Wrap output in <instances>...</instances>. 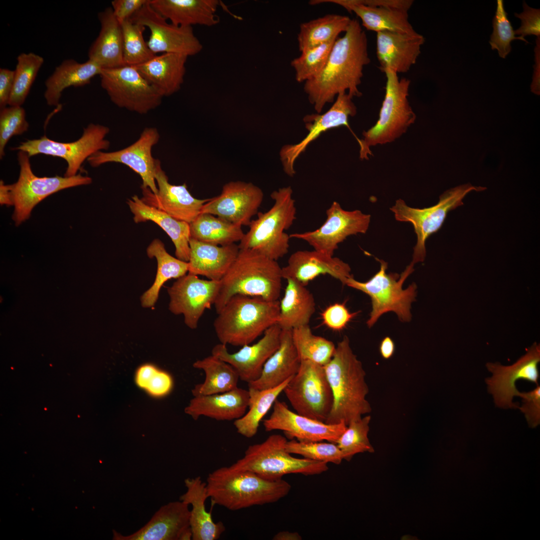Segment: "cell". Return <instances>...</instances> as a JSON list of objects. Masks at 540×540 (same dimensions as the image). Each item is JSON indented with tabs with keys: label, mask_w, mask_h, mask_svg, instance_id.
I'll list each match as a JSON object with an SVG mask.
<instances>
[{
	"label": "cell",
	"mask_w": 540,
	"mask_h": 540,
	"mask_svg": "<svg viewBox=\"0 0 540 540\" xmlns=\"http://www.w3.org/2000/svg\"><path fill=\"white\" fill-rule=\"evenodd\" d=\"M110 131L106 126L91 123L74 142H56L44 135L40 138L27 140L12 150L26 152L30 157L43 154L60 158L68 164L64 176L70 177L76 175L84 162L90 156L97 152L109 148L110 142L106 138Z\"/></svg>",
	"instance_id": "4fadbf2b"
},
{
	"label": "cell",
	"mask_w": 540,
	"mask_h": 540,
	"mask_svg": "<svg viewBox=\"0 0 540 540\" xmlns=\"http://www.w3.org/2000/svg\"><path fill=\"white\" fill-rule=\"evenodd\" d=\"M536 46L535 48V60L536 64L534 66V73L532 82L531 84V91L534 94L540 95V37L537 38L536 40Z\"/></svg>",
	"instance_id": "91938a15"
},
{
	"label": "cell",
	"mask_w": 540,
	"mask_h": 540,
	"mask_svg": "<svg viewBox=\"0 0 540 540\" xmlns=\"http://www.w3.org/2000/svg\"><path fill=\"white\" fill-rule=\"evenodd\" d=\"M522 398V404L518 408L524 414L529 426H536L540 422V386L528 392H520L517 395Z\"/></svg>",
	"instance_id": "11a10c76"
},
{
	"label": "cell",
	"mask_w": 540,
	"mask_h": 540,
	"mask_svg": "<svg viewBox=\"0 0 540 540\" xmlns=\"http://www.w3.org/2000/svg\"><path fill=\"white\" fill-rule=\"evenodd\" d=\"M524 10L514 16L521 20V26L514 30V34L523 38L529 35L540 37V10L530 7L525 2H523Z\"/></svg>",
	"instance_id": "9f6ffc18"
},
{
	"label": "cell",
	"mask_w": 540,
	"mask_h": 540,
	"mask_svg": "<svg viewBox=\"0 0 540 540\" xmlns=\"http://www.w3.org/2000/svg\"><path fill=\"white\" fill-rule=\"evenodd\" d=\"M14 82L8 101L9 106H22L24 103L38 73L44 62V58L34 53H21L16 58Z\"/></svg>",
	"instance_id": "f6af8a7d"
},
{
	"label": "cell",
	"mask_w": 540,
	"mask_h": 540,
	"mask_svg": "<svg viewBox=\"0 0 540 540\" xmlns=\"http://www.w3.org/2000/svg\"><path fill=\"white\" fill-rule=\"evenodd\" d=\"M286 442L282 435L272 434L260 443L249 446L244 456L230 466L252 472L270 480L292 474H320L328 470L326 462L292 456L286 450Z\"/></svg>",
	"instance_id": "ba28073f"
},
{
	"label": "cell",
	"mask_w": 540,
	"mask_h": 540,
	"mask_svg": "<svg viewBox=\"0 0 540 540\" xmlns=\"http://www.w3.org/2000/svg\"><path fill=\"white\" fill-rule=\"evenodd\" d=\"M212 504L230 510L276 502L290 492L292 486L282 479H264L248 470L222 466L209 474L206 482Z\"/></svg>",
	"instance_id": "3957f363"
},
{
	"label": "cell",
	"mask_w": 540,
	"mask_h": 540,
	"mask_svg": "<svg viewBox=\"0 0 540 540\" xmlns=\"http://www.w3.org/2000/svg\"><path fill=\"white\" fill-rule=\"evenodd\" d=\"M193 366L204 371V382L195 386L192 392L194 396L226 392L238 388L240 376L230 364L211 354L198 360Z\"/></svg>",
	"instance_id": "f35d334b"
},
{
	"label": "cell",
	"mask_w": 540,
	"mask_h": 540,
	"mask_svg": "<svg viewBox=\"0 0 540 540\" xmlns=\"http://www.w3.org/2000/svg\"><path fill=\"white\" fill-rule=\"evenodd\" d=\"M150 258H156L157 272L152 286L141 297L144 308L153 306L156 302L160 289L164 284L170 278H178L188 272V262L176 258L166 250L164 243L159 239L154 240L146 248Z\"/></svg>",
	"instance_id": "ab89813d"
},
{
	"label": "cell",
	"mask_w": 540,
	"mask_h": 540,
	"mask_svg": "<svg viewBox=\"0 0 540 540\" xmlns=\"http://www.w3.org/2000/svg\"><path fill=\"white\" fill-rule=\"evenodd\" d=\"M324 2L337 4L358 17L366 30L377 32L404 33L416 30L408 20L412 0H313L312 5Z\"/></svg>",
	"instance_id": "2e32d148"
},
{
	"label": "cell",
	"mask_w": 540,
	"mask_h": 540,
	"mask_svg": "<svg viewBox=\"0 0 540 540\" xmlns=\"http://www.w3.org/2000/svg\"><path fill=\"white\" fill-rule=\"evenodd\" d=\"M130 20L147 27L150 34L147 44L152 52L174 53L188 56L200 52L203 46L194 35L192 26H178L154 10L149 0Z\"/></svg>",
	"instance_id": "e0dca14e"
},
{
	"label": "cell",
	"mask_w": 540,
	"mask_h": 540,
	"mask_svg": "<svg viewBox=\"0 0 540 540\" xmlns=\"http://www.w3.org/2000/svg\"><path fill=\"white\" fill-rule=\"evenodd\" d=\"M376 260L380 262V269L370 280L362 282L352 276L346 280L344 285L362 291L370 296L372 309L366 322L369 328L382 315L390 312H395L400 321L410 322L412 318L411 304L416 300L417 286L412 283L403 289L402 285L414 272V264L411 262L400 274H387V262Z\"/></svg>",
	"instance_id": "9c48e42d"
},
{
	"label": "cell",
	"mask_w": 540,
	"mask_h": 540,
	"mask_svg": "<svg viewBox=\"0 0 540 540\" xmlns=\"http://www.w3.org/2000/svg\"><path fill=\"white\" fill-rule=\"evenodd\" d=\"M155 180L158 192L153 193L148 188L141 187L146 204L154 207L180 220L190 224L200 213L204 204L210 198L198 199L194 197L186 184L174 185L161 166L158 159L156 160Z\"/></svg>",
	"instance_id": "cb8c5ba5"
},
{
	"label": "cell",
	"mask_w": 540,
	"mask_h": 540,
	"mask_svg": "<svg viewBox=\"0 0 540 540\" xmlns=\"http://www.w3.org/2000/svg\"><path fill=\"white\" fill-rule=\"evenodd\" d=\"M0 204L1 205H13L12 184H5L2 180L0 182Z\"/></svg>",
	"instance_id": "6125c7cd"
},
{
	"label": "cell",
	"mask_w": 540,
	"mask_h": 540,
	"mask_svg": "<svg viewBox=\"0 0 540 540\" xmlns=\"http://www.w3.org/2000/svg\"><path fill=\"white\" fill-rule=\"evenodd\" d=\"M540 362V346L535 342L512 365L504 366L498 362L486 364L492 376L486 378V382L496 406L504 408H518V404L512 402L513 398L518 391L516 382L523 379L538 385L540 376L538 366Z\"/></svg>",
	"instance_id": "44dd1931"
},
{
	"label": "cell",
	"mask_w": 540,
	"mask_h": 540,
	"mask_svg": "<svg viewBox=\"0 0 540 540\" xmlns=\"http://www.w3.org/2000/svg\"><path fill=\"white\" fill-rule=\"evenodd\" d=\"M486 189L470 184H462L444 192L435 205L423 208L409 206L402 199L397 200L390 210L396 220L411 223L416 236L411 262L414 264L424 261L426 240L441 228L449 212L462 205L463 198L470 192Z\"/></svg>",
	"instance_id": "30bf717a"
},
{
	"label": "cell",
	"mask_w": 540,
	"mask_h": 540,
	"mask_svg": "<svg viewBox=\"0 0 540 540\" xmlns=\"http://www.w3.org/2000/svg\"><path fill=\"white\" fill-rule=\"evenodd\" d=\"M274 540H300L302 536L296 532L282 531L276 534L272 538Z\"/></svg>",
	"instance_id": "be15d7a7"
},
{
	"label": "cell",
	"mask_w": 540,
	"mask_h": 540,
	"mask_svg": "<svg viewBox=\"0 0 540 540\" xmlns=\"http://www.w3.org/2000/svg\"><path fill=\"white\" fill-rule=\"evenodd\" d=\"M188 58L182 54L163 53L134 66L162 97L168 96L180 89Z\"/></svg>",
	"instance_id": "d6a6232c"
},
{
	"label": "cell",
	"mask_w": 540,
	"mask_h": 540,
	"mask_svg": "<svg viewBox=\"0 0 540 540\" xmlns=\"http://www.w3.org/2000/svg\"><path fill=\"white\" fill-rule=\"evenodd\" d=\"M368 40L356 19H352L344 35L334 42L322 72L304 82V90L318 114L340 94L360 96L364 66L370 63Z\"/></svg>",
	"instance_id": "6da1fadb"
},
{
	"label": "cell",
	"mask_w": 540,
	"mask_h": 540,
	"mask_svg": "<svg viewBox=\"0 0 540 540\" xmlns=\"http://www.w3.org/2000/svg\"><path fill=\"white\" fill-rule=\"evenodd\" d=\"M282 329L276 324L268 328L256 344L242 346L230 353L222 344L215 345L212 354L232 365L238 372L240 380L248 384L260 376L264 364L278 348Z\"/></svg>",
	"instance_id": "484cf974"
},
{
	"label": "cell",
	"mask_w": 540,
	"mask_h": 540,
	"mask_svg": "<svg viewBox=\"0 0 540 540\" xmlns=\"http://www.w3.org/2000/svg\"><path fill=\"white\" fill-rule=\"evenodd\" d=\"M286 451L290 454H299L309 460L340 464L344 456L336 444L323 441L301 442L295 439L287 440Z\"/></svg>",
	"instance_id": "681fc988"
},
{
	"label": "cell",
	"mask_w": 540,
	"mask_h": 540,
	"mask_svg": "<svg viewBox=\"0 0 540 540\" xmlns=\"http://www.w3.org/2000/svg\"><path fill=\"white\" fill-rule=\"evenodd\" d=\"M266 432L280 430L286 438L301 442L326 440L336 444L347 426L342 422L328 424L294 412L284 402L276 400L268 418L263 421Z\"/></svg>",
	"instance_id": "603a6c76"
},
{
	"label": "cell",
	"mask_w": 540,
	"mask_h": 540,
	"mask_svg": "<svg viewBox=\"0 0 540 540\" xmlns=\"http://www.w3.org/2000/svg\"><path fill=\"white\" fill-rule=\"evenodd\" d=\"M29 124L26 112L22 106H9L0 109V158L5 154L4 148L8 140L14 136L26 132Z\"/></svg>",
	"instance_id": "f5cc1de1"
},
{
	"label": "cell",
	"mask_w": 540,
	"mask_h": 540,
	"mask_svg": "<svg viewBox=\"0 0 540 540\" xmlns=\"http://www.w3.org/2000/svg\"><path fill=\"white\" fill-rule=\"evenodd\" d=\"M151 7L178 26H212L218 22V0H149Z\"/></svg>",
	"instance_id": "4dcf8cb0"
},
{
	"label": "cell",
	"mask_w": 540,
	"mask_h": 540,
	"mask_svg": "<svg viewBox=\"0 0 540 540\" xmlns=\"http://www.w3.org/2000/svg\"><path fill=\"white\" fill-rule=\"evenodd\" d=\"M352 19L337 14H328L300 24L298 34L299 50H306L336 40L345 32Z\"/></svg>",
	"instance_id": "60d3db41"
},
{
	"label": "cell",
	"mask_w": 540,
	"mask_h": 540,
	"mask_svg": "<svg viewBox=\"0 0 540 540\" xmlns=\"http://www.w3.org/2000/svg\"><path fill=\"white\" fill-rule=\"evenodd\" d=\"M189 506L180 500L169 502L160 507L150 520L134 532L124 535L114 530L113 540H192Z\"/></svg>",
	"instance_id": "d4e9b609"
},
{
	"label": "cell",
	"mask_w": 540,
	"mask_h": 540,
	"mask_svg": "<svg viewBox=\"0 0 540 540\" xmlns=\"http://www.w3.org/2000/svg\"><path fill=\"white\" fill-rule=\"evenodd\" d=\"M217 314L213 325L220 343L242 346L277 324L280 301L235 294Z\"/></svg>",
	"instance_id": "5b68a950"
},
{
	"label": "cell",
	"mask_w": 540,
	"mask_h": 540,
	"mask_svg": "<svg viewBox=\"0 0 540 540\" xmlns=\"http://www.w3.org/2000/svg\"><path fill=\"white\" fill-rule=\"evenodd\" d=\"M292 333L301 361L310 360L324 366L332 358L336 346L332 342L314 334L308 324L296 328Z\"/></svg>",
	"instance_id": "ee69618b"
},
{
	"label": "cell",
	"mask_w": 540,
	"mask_h": 540,
	"mask_svg": "<svg viewBox=\"0 0 540 540\" xmlns=\"http://www.w3.org/2000/svg\"><path fill=\"white\" fill-rule=\"evenodd\" d=\"M190 227V238L218 246L240 242L244 234L242 226L210 214L200 213Z\"/></svg>",
	"instance_id": "b9f144b4"
},
{
	"label": "cell",
	"mask_w": 540,
	"mask_h": 540,
	"mask_svg": "<svg viewBox=\"0 0 540 540\" xmlns=\"http://www.w3.org/2000/svg\"><path fill=\"white\" fill-rule=\"evenodd\" d=\"M386 76L385 95L376 124L362 133L359 139L360 158L368 160L372 154L370 148L390 143L406 132L416 119L408 96L410 81L391 70L384 72Z\"/></svg>",
	"instance_id": "52a82bcc"
},
{
	"label": "cell",
	"mask_w": 540,
	"mask_h": 540,
	"mask_svg": "<svg viewBox=\"0 0 540 540\" xmlns=\"http://www.w3.org/2000/svg\"><path fill=\"white\" fill-rule=\"evenodd\" d=\"M134 380L140 388L154 398L166 396L171 392L174 385L169 373L150 364L138 367Z\"/></svg>",
	"instance_id": "f907efd6"
},
{
	"label": "cell",
	"mask_w": 540,
	"mask_h": 540,
	"mask_svg": "<svg viewBox=\"0 0 540 540\" xmlns=\"http://www.w3.org/2000/svg\"><path fill=\"white\" fill-rule=\"evenodd\" d=\"M504 8V1L497 0V6L492 20L493 32L490 36V44L492 49L496 50L500 57L505 58L511 52V42L520 40L528 42L521 36H516L512 26L508 18Z\"/></svg>",
	"instance_id": "816d5d0a"
},
{
	"label": "cell",
	"mask_w": 540,
	"mask_h": 540,
	"mask_svg": "<svg viewBox=\"0 0 540 540\" xmlns=\"http://www.w3.org/2000/svg\"><path fill=\"white\" fill-rule=\"evenodd\" d=\"M249 398L248 390L238 387L221 394L194 396L184 412L195 420L204 416L218 421L235 420L246 414Z\"/></svg>",
	"instance_id": "f1b7e54d"
},
{
	"label": "cell",
	"mask_w": 540,
	"mask_h": 540,
	"mask_svg": "<svg viewBox=\"0 0 540 540\" xmlns=\"http://www.w3.org/2000/svg\"><path fill=\"white\" fill-rule=\"evenodd\" d=\"M270 197L274 200L273 206L266 212L258 213L257 218L251 221L238 247L256 250L277 260L288 252L290 238L285 230L296 220V210L290 186L274 191Z\"/></svg>",
	"instance_id": "8992f818"
},
{
	"label": "cell",
	"mask_w": 540,
	"mask_h": 540,
	"mask_svg": "<svg viewBox=\"0 0 540 540\" xmlns=\"http://www.w3.org/2000/svg\"><path fill=\"white\" fill-rule=\"evenodd\" d=\"M324 366L333 395L332 408L326 423L344 422L348 426L371 412L366 398L369 392L366 374L347 336L338 343L332 358Z\"/></svg>",
	"instance_id": "7a4b0ae2"
},
{
	"label": "cell",
	"mask_w": 540,
	"mask_h": 540,
	"mask_svg": "<svg viewBox=\"0 0 540 540\" xmlns=\"http://www.w3.org/2000/svg\"><path fill=\"white\" fill-rule=\"evenodd\" d=\"M283 392L296 413L325 422L332 408L333 395L324 366L302 360Z\"/></svg>",
	"instance_id": "8fae6325"
},
{
	"label": "cell",
	"mask_w": 540,
	"mask_h": 540,
	"mask_svg": "<svg viewBox=\"0 0 540 540\" xmlns=\"http://www.w3.org/2000/svg\"><path fill=\"white\" fill-rule=\"evenodd\" d=\"M357 312L351 313L345 303H335L328 306L322 313L323 324L334 330L344 329Z\"/></svg>",
	"instance_id": "db71d44e"
},
{
	"label": "cell",
	"mask_w": 540,
	"mask_h": 540,
	"mask_svg": "<svg viewBox=\"0 0 540 540\" xmlns=\"http://www.w3.org/2000/svg\"><path fill=\"white\" fill-rule=\"evenodd\" d=\"M324 223L314 230L290 234L291 238L305 241L314 250L333 256L338 244L348 236L366 234L370 222V216L360 210H344L334 202L326 210Z\"/></svg>",
	"instance_id": "9a60e30c"
},
{
	"label": "cell",
	"mask_w": 540,
	"mask_h": 540,
	"mask_svg": "<svg viewBox=\"0 0 540 540\" xmlns=\"http://www.w3.org/2000/svg\"><path fill=\"white\" fill-rule=\"evenodd\" d=\"M102 69L90 60L82 63L73 59L64 60L45 82L44 97L46 104L56 107L60 106V100L64 89L89 84L92 78L100 74Z\"/></svg>",
	"instance_id": "8d00e7d4"
},
{
	"label": "cell",
	"mask_w": 540,
	"mask_h": 540,
	"mask_svg": "<svg viewBox=\"0 0 540 540\" xmlns=\"http://www.w3.org/2000/svg\"><path fill=\"white\" fill-rule=\"evenodd\" d=\"M349 264L338 258L314 250H298L290 255L282 268L283 278H291L306 286L322 274H328L344 284L352 277Z\"/></svg>",
	"instance_id": "83f0119b"
},
{
	"label": "cell",
	"mask_w": 540,
	"mask_h": 540,
	"mask_svg": "<svg viewBox=\"0 0 540 540\" xmlns=\"http://www.w3.org/2000/svg\"><path fill=\"white\" fill-rule=\"evenodd\" d=\"M286 280L284 294L280 302L277 324L282 330H292L308 324L316 310V303L306 286L291 278Z\"/></svg>",
	"instance_id": "74e56055"
},
{
	"label": "cell",
	"mask_w": 540,
	"mask_h": 540,
	"mask_svg": "<svg viewBox=\"0 0 540 540\" xmlns=\"http://www.w3.org/2000/svg\"><path fill=\"white\" fill-rule=\"evenodd\" d=\"M148 0H114L112 1L113 14L120 24L130 19Z\"/></svg>",
	"instance_id": "6f0895ef"
},
{
	"label": "cell",
	"mask_w": 540,
	"mask_h": 540,
	"mask_svg": "<svg viewBox=\"0 0 540 540\" xmlns=\"http://www.w3.org/2000/svg\"><path fill=\"white\" fill-rule=\"evenodd\" d=\"M370 420L371 416L367 415L351 422L347 426L336 442L344 460L350 461L358 454L374 452L368 438Z\"/></svg>",
	"instance_id": "7dc6e473"
},
{
	"label": "cell",
	"mask_w": 540,
	"mask_h": 540,
	"mask_svg": "<svg viewBox=\"0 0 540 540\" xmlns=\"http://www.w3.org/2000/svg\"><path fill=\"white\" fill-rule=\"evenodd\" d=\"M186 492L180 497V500L192 506L190 510V525L193 540H216L226 530L222 522H214L211 512L206 508V501L208 498L206 482H203L198 476L186 478L184 480Z\"/></svg>",
	"instance_id": "1f68e13d"
},
{
	"label": "cell",
	"mask_w": 540,
	"mask_h": 540,
	"mask_svg": "<svg viewBox=\"0 0 540 540\" xmlns=\"http://www.w3.org/2000/svg\"><path fill=\"white\" fill-rule=\"evenodd\" d=\"M291 378L273 388L258 390L248 388V410L242 417L234 422L239 434L246 438H252L256 434L260 422L278 396L283 392Z\"/></svg>",
	"instance_id": "7bdbcfd3"
},
{
	"label": "cell",
	"mask_w": 540,
	"mask_h": 540,
	"mask_svg": "<svg viewBox=\"0 0 540 540\" xmlns=\"http://www.w3.org/2000/svg\"><path fill=\"white\" fill-rule=\"evenodd\" d=\"M100 30L98 36L90 48L88 60L102 69L125 66L123 56V36L120 24L114 16L111 7L98 14Z\"/></svg>",
	"instance_id": "836d02e7"
},
{
	"label": "cell",
	"mask_w": 540,
	"mask_h": 540,
	"mask_svg": "<svg viewBox=\"0 0 540 540\" xmlns=\"http://www.w3.org/2000/svg\"><path fill=\"white\" fill-rule=\"evenodd\" d=\"M220 285V280H205L196 275L186 274L168 289L169 309L175 314H182L186 324L195 329L206 310L214 304Z\"/></svg>",
	"instance_id": "7402d4cb"
},
{
	"label": "cell",
	"mask_w": 540,
	"mask_h": 540,
	"mask_svg": "<svg viewBox=\"0 0 540 540\" xmlns=\"http://www.w3.org/2000/svg\"><path fill=\"white\" fill-rule=\"evenodd\" d=\"M336 40L330 41L301 52L291 62L296 80L305 82L317 76L323 70Z\"/></svg>",
	"instance_id": "c3c4849f"
},
{
	"label": "cell",
	"mask_w": 540,
	"mask_h": 540,
	"mask_svg": "<svg viewBox=\"0 0 540 540\" xmlns=\"http://www.w3.org/2000/svg\"><path fill=\"white\" fill-rule=\"evenodd\" d=\"M102 88L117 106L145 114L162 103V96L134 66L102 69Z\"/></svg>",
	"instance_id": "5bb4252c"
},
{
	"label": "cell",
	"mask_w": 540,
	"mask_h": 540,
	"mask_svg": "<svg viewBox=\"0 0 540 540\" xmlns=\"http://www.w3.org/2000/svg\"><path fill=\"white\" fill-rule=\"evenodd\" d=\"M264 198L262 190L252 182L231 181L221 193L205 203L201 213L210 214L240 226H249Z\"/></svg>",
	"instance_id": "ffe728a7"
},
{
	"label": "cell",
	"mask_w": 540,
	"mask_h": 540,
	"mask_svg": "<svg viewBox=\"0 0 540 540\" xmlns=\"http://www.w3.org/2000/svg\"><path fill=\"white\" fill-rule=\"evenodd\" d=\"M282 268L277 260L250 249H240L232 266L220 280L214 303L216 313L235 294L278 300L282 288Z\"/></svg>",
	"instance_id": "277c9868"
},
{
	"label": "cell",
	"mask_w": 540,
	"mask_h": 540,
	"mask_svg": "<svg viewBox=\"0 0 540 540\" xmlns=\"http://www.w3.org/2000/svg\"><path fill=\"white\" fill-rule=\"evenodd\" d=\"M136 223L150 220L160 226L169 236L175 246L178 259L188 262L190 238V224L178 220L144 202L136 195L127 201Z\"/></svg>",
	"instance_id": "d590c367"
},
{
	"label": "cell",
	"mask_w": 540,
	"mask_h": 540,
	"mask_svg": "<svg viewBox=\"0 0 540 540\" xmlns=\"http://www.w3.org/2000/svg\"><path fill=\"white\" fill-rule=\"evenodd\" d=\"M14 70L7 68H0V108L7 106L13 88L14 82Z\"/></svg>",
	"instance_id": "680465c9"
},
{
	"label": "cell",
	"mask_w": 540,
	"mask_h": 540,
	"mask_svg": "<svg viewBox=\"0 0 540 540\" xmlns=\"http://www.w3.org/2000/svg\"><path fill=\"white\" fill-rule=\"evenodd\" d=\"M424 42V37L416 32H377L376 54L380 70L408 72L416 63Z\"/></svg>",
	"instance_id": "4316f807"
},
{
	"label": "cell",
	"mask_w": 540,
	"mask_h": 540,
	"mask_svg": "<svg viewBox=\"0 0 540 540\" xmlns=\"http://www.w3.org/2000/svg\"><path fill=\"white\" fill-rule=\"evenodd\" d=\"M352 98L348 93L340 94L330 108L324 114H308L304 116V121L308 130V134L296 144L283 146L280 152V159L286 174L294 176L296 173L294 164L297 158L305 151L310 143L330 129L346 126L358 141L359 138L352 132L348 124L349 117L356 114V107L352 100Z\"/></svg>",
	"instance_id": "ac0fdd59"
},
{
	"label": "cell",
	"mask_w": 540,
	"mask_h": 540,
	"mask_svg": "<svg viewBox=\"0 0 540 540\" xmlns=\"http://www.w3.org/2000/svg\"><path fill=\"white\" fill-rule=\"evenodd\" d=\"M300 363L292 330H282L278 348L264 364L260 376L248 384V387L258 390L276 387L294 376Z\"/></svg>",
	"instance_id": "e575fe53"
},
{
	"label": "cell",
	"mask_w": 540,
	"mask_h": 540,
	"mask_svg": "<svg viewBox=\"0 0 540 540\" xmlns=\"http://www.w3.org/2000/svg\"><path fill=\"white\" fill-rule=\"evenodd\" d=\"M30 158L26 152H18L20 174L18 181L12 184L14 206L12 219L16 226L28 220L34 208L48 196L64 189L92 182L91 178L80 174L70 177L37 176L32 172Z\"/></svg>",
	"instance_id": "7c38bea8"
},
{
	"label": "cell",
	"mask_w": 540,
	"mask_h": 540,
	"mask_svg": "<svg viewBox=\"0 0 540 540\" xmlns=\"http://www.w3.org/2000/svg\"><path fill=\"white\" fill-rule=\"evenodd\" d=\"M188 274L220 280L236 258L240 248L233 244L218 246L190 238Z\"/></svg>",
	"instance_id": "f546056e"
},
{
	"label": "cell",
	"mask_w": 540,
	"mask_h": 540,
	"mask_svg": "<svg viewBox=\"0 0 540 540\" xmlns=\"http://www.w3.org/2000/svg\"><path fill=\"white\" fill-rule=\"evenodd\" d=\"M160 134L155 127H146L138 139L130 145L114 152L98 151L90 156L87 161L93 168L108 162L124 164L141 178V187L148 188L153 193L158 192L155 180L156 160L152 149L159 142Z\"/></svg>",
	"instance_id": "d6986e66"
},
{
	"label": "cell",
	"mask_w": 540,
	"mask_h": 540,
	"mask_svg": "<svg viewBox=\"0 0 540 540\" xmlns=\"http://www.w3.org/2000/svg\"><path fill=\"white\" fill-rule=\"evenodd\" d=\"M379 350L382 357L386 360L390 358L394 354L395 344L390 336H386L381 341Z\"/></svg>",
	"instance_id": "94428289"
},
{
	"label": "cell",
	"mask_w": 540,
	"mask_h": 540,
	"mask_svg": "<svg viewBox=\"0 0 540 540\" xmlns=\"http://www.w3.org/2000/svg\"><path fill=\"white\" fill-rule=\"evenodd\" d=\"M123 36V56L125 66H136L154 58V54L144 37L146 27L130 19L120 23Z\"/></svg>",
	"instance_id": "bcb514c9"
}]
</instances>
